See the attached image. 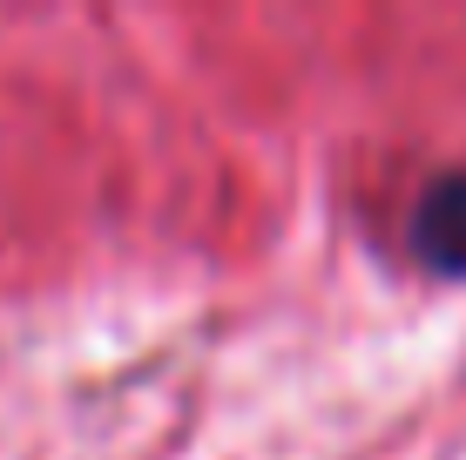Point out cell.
<instances>
[{
  "mask_svg": "<svg viewBox=\"0 0 466 460\" xmlns=\"http://www.w3.org/2000/svg\"><path fill=\"white\" fill-rule=\"evenodd\" d=\"M412 250L440 278H466V169L440 177L412 210Z\"/></svg>",
  "mask_w": 466,
  "mask_h": 460,
  "instance_id": "1",
  "label": "cell"
}]
</instances>
